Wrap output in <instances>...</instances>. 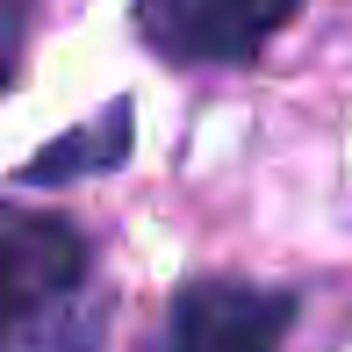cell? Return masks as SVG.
I'll return each mask as SVG.
<instances>
[{"instance_id":"obj_1","label":"cell","mask_w":352,"mask_h":352,"mask_svg":"<svg viewBox=\"0 0 352 352\" xmlns=\"http://www.w3.org/2000/svg\"><path fill=\"white\" fill-rule=\"evenodd\" d=\"M108 309L94 237L58 209L0 201V352H101Z\"/></svg>"},{"instance_id":"obj_2","label":"cell","mask_w":352,"mask_h":352,"mask_svg":"<svg viewBox=\"0 0 352 352\" xmlns=\"http://www.w3.org/2000/svg\"><path fill=\"white\" fill-rule=\"evenodd\" d=\"M295 287H266V280H187L173 295L166 324L144 352H280V338L295 331Z\"/></svg>"},{"instance_id":"obj_3","label":"cell","mask_w":352,"mask_h":352,"mask_svg":"<svg viewBox=\"0 0 352 352\" xmlns=\"http://www.w3.org/2000/svg\"><path fill=\"white\" fill-rule=\"evenodd\" d=\"M302 0H137V36L166 65H252Z\"/></svg>"},{"instance_id":"obj_4","label":"cell","mask_w":352,"mask_h":352,"mask_svg":"<svg viewBox=\"0 0 352 352\" xmlns=\"http://www.w3.org/2000/svg\"><path fill=\"white\" fill-rule=\"evenodd\" d=\"M122 158H130V101H108L101 116L87 122V130H72V137L43 144V151L22 166V180H29V187L87 180V173H108V166H122Z\"/></svg>"},{"instance_id":"obj_5","label":"cell","mask_w":352,"mask_h":352,"mask_svg":"<svg viewBox=\"0 0 352 352\" xmlns=\"http://www.w3.org/2000/svg\"><path fill=\"white\" fill-rule=\"evenodd\" d=\"M22 29H29V0H0V87H14V72H22Z\"/></svg>"}]
</instances>
